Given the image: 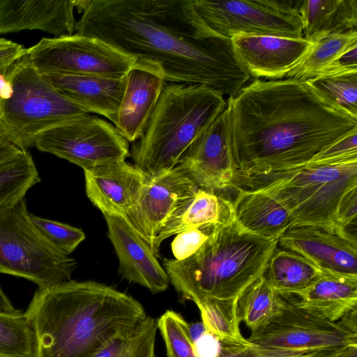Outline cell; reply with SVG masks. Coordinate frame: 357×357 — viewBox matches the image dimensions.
<instances>
[{"instance_id": "6da1fadb", "label": "cell", "mask_w": 357, "mask_h": 357, "mask_svg": "<svg viewBox=\"0 0 357 357\" xmlns=\"http://www.w3.org/2000/svg\"><path fill=\"white\" fill-rule=\"evenodd\" d=\"M75 33L159 64L168 82L208 86L231 97L251 78L231 38L212 31L194 0L77 1Z\"/></svg>"}, {"instance_id": "7a4b0ae2", "label": "cell", "mask_w": 357, "mask_h": 357, "mask_svg": "<svg viewBox=\"0 0 357 357\" xmlns=\"http://www.w3.org/2000/svg\"><path fill=\"white\" fill-rule=\"evenodd\" d=\"M232 188L299 168L357 132V116L307 80L256 79L229 97Z\"/></svg>"}, {"instance_id": "3957f363", "label": "cell", "mask_w": 357, "mask_h": 357, "mask_svg": "<svg viewBox=\"0 0 357 357\" xmlns=\"http://www.w3.org/2000/svg\"><path fill=\"white\" fill-rule=\"evenodd\" d=\"M33 357H93L146 317L132 296L94 281L69 280L38 288L25 312Z\"/></svg>"}, {"instance_id": "277c9868", "label": "cell", "mask_w": 357, "mask_h": 357, "mask_svg": "<svg viewBox=\"0 0 357 357\" xmlns=\"http://www.w3.org/2000/svg\"><path fill=\"white\" fill-rule=\"evenodd\" d=\"M278 239L244 230L234 215L213 225L207 240L183 260L164 259L169 283L196 305L205 300L231 301L263 275Z\"/></svg>"}, {"instance_id": "5b68a950", "label": "cell", "mask_w": 357, "mask_h": 357, "mask_svg": "<svg viewBox=\"0 0 357 357\" xmlns=\"http://www.w3.org/2000/svg\"><path fill=\"white\" fill-rule=\"evenodd\" d=\"M226 106L224 96L208 86L165 82L142 137L132 148L135 166L146 176L174 168Z\"/></svg>"}, {"instance_id": "8992f818", "label": "cell", "mask_w": 357, "mask_h": 357, "mask_svg": "<svg viewBox=\"0 0 357 357\" xmlns=\"http://www.w3.org/2000/svg\"><path fill=\"white\" fill-rule=\"evenodd\" d=\"M236 188L257 190L279 202L289 212L291 227L342 229L337 217L344 198L357 188V158L312 162L279 175L245 181Z\"/></svg>"}, {"instance_id": "52a82bcc", "label": "cell", "mask_w": 357, "mask_h": 357, "mask_svg": "<svg viewBox=\"0 0 357 357\" xmlns=\"http://www.w3.org/2000/svg\"><path fill=\"white\" fill-rule=\"evenodd\" d=\"M12 93L0 102V130L23 150L35 146L48 129L90 114L45 80L27 54L8 70Z\"/></svg>"}, {"instance_id": "ba28073f", "label": "cell", "mask_w": 357, "mask_h": 357, "mask_svg": "<svg viewBox=\"0 0 357 357\" xmlns=\"http://www.w3.org/2000/svg\"><path fill=\"white\" fill-rule=\"evenodd\" d=\"M77 264L36 228L24 197L0 207V273L46 288L70 280Z\"/></svg>"}, {"instance_id": "9c48e42d", "label": "cell", "mask_w": 357, "mask_h": 357, "mask_svg": "<svg viewBox=\"0 0 357 357\" xmlns=\"http://www.w3.org/2000/svg\"><path fill=\"white\" fill-rule=\"evenodd\" d=\"M298 1L194 0L204 22L229 38L238 35L302 38Z\"/></svg>"}, {"instance_id": "30bf717a", "label": "cell", "mask_w": 357, "mask_h": 357, "mask_svg": "<svg viewBox=\"0 0 357 357\" xmlns=\"http://www.w3.org/2000/svg\"><path fill=\"white\" fill-rule=\"evenodd\" d=\"M26 54L40 73L107 77L126 75L137 60L98 38L76 33L43 38Z\"/></svg>"}, {"instance_id": "8fae6325", "label": "cell", "mask_w": 357, "mask_h": 357, "mask_svg": "<svg viewBox=\"0 0 357 357\" xmlns=\"http://www.w3.org/2000/svg\"><path fill=\"white\" fill-rule=\"evenodd\" d=\"M35 146L80 167L83 170L130 155L128 142L116 127L89 114L77 116L43 132Z\"/></svg>"}, {"instance_id": "7c38bea8", "label": "cell", "mask_w": 357, "mask_h": 357, "mask_svg": "<svg viewBox=\"0 0 357 357\" xmlns=\"http://www.w3.org/2000/svg\"><path fill=\"white\" fill-rule=\"evenodd\" d=\"M250 342L268 348L312 351L357 347V333L299 308L282 296L275 317L251 333Z\"/></svg>"}, {"instance_id": "4fadbf2b", "label": "cell", "mask_w": 357, "mask_h": 357, "mask_svg": "<svg viewBox=\"0 0 357 357\" xmlns=\"http://www.w3.org/2000/svg\"><path fill=\"white\" fill-rule=\"evenodd\" d=\"M200 188H232L234 165L227 109L190 145L176 166Z\"/></svg>"}, {"instance_id": "5bb4252c", "label": "cell", "mask_w": 357, "mask_h": 357, "mask_svg": "<svg viewBox=\"0 0 357 357\" xmlns=\"http://www.w3.org/2000/svg\"><path fill=\"white\" fill-rule=\"evenodd\" d=\"M198 188L178 167L146 176L136 206L124 218L152 249L162 226L195 196Z\"/></svg>"}, {"instance_id": "9a60e30c", "label": "cell", "mask_w": 357, "mask_h": 357, "mask_svg": "<svg viewBox=\"0 0 357 357\" xmlns=\"http://www.w3.org/2000/svg\"><path fill=\"white\" fill-rule=\"evenodd\" d=\"M278 245L310 259L325 271L357 275L356 237L347 230L294 225L280 236Z\"/></svg>"}, {"instance_id": "2e32d148", "label": "cell", "mask_w": 357, "mask_h": 357, "mask_svg": "<svg viewBox=\"0 0 357 357\" xmlns=\"http://www.w3.org/2000/svg\"><path fill=\"white\" fill-rule=\"evenodd\" d=\"M103 215L108 237L119 259L121 275L153 294L167 290L169 284L168 275L157 255L137 231L121 216Z\"/></svg>"}, {"instance_id": "e0dca14e", "label": "cell", "mask_w": 357, "mask_h": 357, "mask_svg": "<svg viewBox=\"0 0 357 357\" xmlns=\"http://www.w3.org/2000/svg\"><path fill=\"white\" fill-rule=\"evenodd\" d=\"M236 56L249 75L271 80L286 77L312 45L302 38L238 35L231 38Z\"/></svg>"}, {"instance_id": "ac0fdd59", "label": "cell", "mask_w": 357, "mask_h": 357, "mask_svg": "<svg viewBox=\"0 0 357 357\" xmlns=\"http://www.w3.org/2000/svg\"><path fill=\"white\" fill-rule=\"evenodd\" d=\"M86 194L103 215L125 218L137 205L146 176L119 160L84 170Z\"/></svg>"}, {"instance_id": "d6986e66", "label": "cell", "mask_w": 357, "mask_h": 357, "mask_svg": "<svg viewBox=\"0 0 357 357\" xmlns=\"http://www.w3.org/2000/svg\"><path fill=\"white\" fill-rule=\"evenodd\" d=\"M165 82L161 66L146 59L137 58L127 73L115 127L128 142L142 137Z\"/></svg>"}, {"instance_id": "ffe728a7", "label": "cell", "mask_w": 357, "mask_h": 357, "mask_svg": "<svg viewBox=\"0 0 357 357\" xmlns=\"http://www.w3.org/2000/svg\"><path fill=\"white\" fill-rule=\"evenodd\" d=\"M74 0H0V34L41 30L54 37L75 31Z\"/></svg>"}, {"instance_id": "44dd1931", "label": "cell", "mask_w": 357, "mask_h": 357, "mask_svg": "<svg viewBox=\"0 0 357 357\" xmlns=\"http://www.w3.org/2000/svg\"><path fill=\"white\" fill-rule=\"evenodd\" d=\"M40 74L66 98L89 113L104 116L116 125L126 75L107 77L51 73Z\"/></svg>"}, {"instance_id": "7402d4cb", "label": "cell", "mask_w": 357, "mask_h": 357, "mask_svg": "<svg viewBox=\"0 0 357 357\" xmlns=\"http://www.w3.org/2000/svg\"><path fill=\"white\" fill-rule=\"evenodd\" d=\"M280 296L299 308L336 322L356 309L357 275L326 271L304 289Z\"/></svg>"}, {"instance_id": "603a6c76", "label": "cell", "mask_w": 357, "mask_h": 357, "mask_svg": "<svg viewBox=\"0 0 357 357\" xmlns=\"http://www.w3.org/2000/svg\"><path fill=\"white\" fill-rule=\"evenodd\" d=\"M231 202L235 220L244 230L265 238H276L292 222L289 212L279 202L254 190L238 188Z\"/></svg>"}, {"instance_id": "cb8c5ba5", "label": "cell", "mask_w": 357, "mask_h": 357, "mask_svg": "<svg viewBox=\"0 0 357 357\" xmlns=\"http://www.w3.org/2000/svg\"><path fill=\"white\" fill-rule=\"evenodd\" d=\"M231 202L215 192L199 188L195 196L179 207L159 231L152 250L158 255L162 242L189 229L226 222L233 216Z\"/></svg>"}, {"instance_id": "d4e9b609", "label": "cell", "mask_w": 357, "mask_h": 357, "mask_svg": "<svg viewBox=\"0 0 357 357\" xmlns=\"http://www.w3.org/2000/svg\"><path fill=\"white\" fill-rule=\"evenodd\" d=\"M303 38L314 42L325 36L356 30V0L299 1Z\"/></svg>"}, {"instance_id": "484cf974", "label": "cell", "mask_w": 357, "mask_h": 357, "mask_svg": "<svg viewBox=\"0 0 357 357\" xmlns=\"http://www.w3.org/2000/svg\"><path fill=\"white\" fill-rule=\"evenodd\" d=\"M325 271L298 253L276 248L264 275L280 295H285L304 289Z\"/></svg>"}, {"instance_id": "4316f807", "label": "cell", "mask_w": 357, "mask_h": 357, "mask_svg": "<svg viewBox=\"0 0 357 357\" xmlns=\"http://www.w3.org/2000/svg\"><path fill=\"white\" fill-rule=\"evenodd\" d=\"M355 46H357L356 30L325 36L312 42L304 57L286 77L302 81L314 77Z\"/></svg>"}, {"instance_id": "83f0119b", "label": "cell", "mask_w": 357, "mask_h": 357, "mask_svg": "<svg viewBox=\"0 0 357 357\" xmlns=\"http://www.w3.org/2000/svg\"><path fill=\"white\" fill-rule=\"evenodd\" d=\"M282 296L261 275L250 284L238 297L237 310L242 321L255 331L266 325L277 314Z\"/></svg>"}, {"instance_id": "f1b7e54d", "label": "cell", "mask_w": 357, "mask_h": 357, "mask_svg": "<svg viewBox=\"0 0 357 357\" xmlns=\"http://www.w3.org/2000/svg\"><path fill=\"white\" fill-rule=\"evenodd\" d=\"M40 181L31 154L28 150L0 163V207L24 197Z\"/></svg>"}, {"instance_id": "f546056e", "label": "cell", "mask_w": 357, "mask_h": 357, "mask_svg": "<svg viewBox=\"0 0 357 357\" xmlns=\"http://www.w3.org/2000/svg\"><path fill=\"white\" fill-rule=\"evenodd\" d=\"M237 300H205L197 305L207 332L220 342L243 343L248 340L240 331Z\"/></svg>"}, {"instance_id": "4dcf8cb0", "label": "cell", "mask_w": 357, "mask_h": 357, "mask_svg": "<svg viewBox=\"0 0 357 357\" xmlns=\"http://www.w3.org/2000/svg\"><path fill=\"white\" fill-rule=\"evenodd\" d=\"M156 321L146 318L131 332L109 342L93 357H155Z\"/></svg>"}, {"instance_id": "1f68e13d", "label": "cell", "mask_w": 357, "mask_h": 357, "mask_svg": "<svg viewBox=\"0 0 357 357\" xmlns=\"http://www.w3.org/2000/svg\"><path fill=\"white\" fill-rule=\"evenodd\" d=\"M33 331L26 313H0V357H33Z\"/></svg>"}, {"instance_id": "d6a6232c", "label": "cell", "mask_w": 357, "mask_h": 357, "mask_svg": "<svg viewBox=\"0 0 357 357\" xmlns=\"http://www.w3.org/2000/svg\"><path fill=\"white\" fill-rule=\"evenodd\" d=\"M307 81L333 102L357 116V71L323 74Z\"/></svg>"}, {"instance_id": "836d02e7", "label": "cell", "mask_w": 357, "mask_h": 357, "mask_svg": "<svg viewBox=\"0 0 357 357\" xmlns=\"http://www.w3.org/2000/svg\"><path fill=\"white\" fill-rule=\"evenodd\" d=\"M347 348L294 351L265 347L250 342H220L219 357H340Z\"/></svg>"}, {"instance_id": "e575fe53", "label": "cell", "mask_w": 357, "mask_h": 357, "mask_svg": "<svg viewBox=\"0 0 357 357\" xmlns=\"http://www.w3.org/2000/svg\"><path fill=\"white\" fill-rule=\"evenodd\" d=\"M156 323L165 342L168 357H196L186 331L187 322L179 314L167 310Z\"/></svg>"}, {"instance_id": "d590c367", "label": "cell", "mask_w": 357, "mask_h": 357, "mask_svg": "<svg viewBox=\"0 0 357 357\" xmlns=\"http://www.w3.org/2000/svg\"><path fill=\"white\" fill-rule=\"evenodd\" d=\"M30 219L38 231L56 248L70 255L85 239L79 228L43 218L29 213Z\"/></svg>"}, {"instance_id": "8d00e7d4", "label": "cell", "mask_w": 357, "mask_h": 357, "mask_svg": "<svg viewBox=\"0 0 357 357\" xmlns=\"http://www.w3.org/2000/svg\"><path fill=\"white\" fill-rule=\"evenodd\" d=\"M212 226L189 229L176 234L172 243L174 259L183 260L195 253L207 240Z\"/></svg>"}, {"instance_id": "74e56055", "label": "cell", "mask_w": 357, "mask_h": 357, "mask_svg": "<svg viewBox=\"0 0 357 357\" xmlns=\"http://www.w3.org/2000/svg\"><path fill=\"white\" fill-rule=\"evenodd\" d=\"M26 54L23 45L0 38V74L5 73L18 59Z\"/></svg>"}, {"instance_id": "f35d334b", "label": "cell", "mask_w": 357, "mask_h": 357, "mask_svg": "<svg viewBox=\"0 0 357 357\" xmlns=\"http://www.w3.org/2000/svg\"><path fill=\"white\" fill-rule=\"evenodd\" d=\"M196 357H219L220 342L213 334L206 331L193 344Z\"/></svg>"}, {"instance_id": "ab89813d", "label": "cell", "mask_w": 357, "mask_h": 357, "mask_svg": "<svg viewBox=\"0 0 357 357\" xmlns=\"http://www.w3.org/2000/svg\"><path fill=\"white\" fill-rule=\"evenodd\" d=\"M24 151L0 130V163L15 158Z\"/></svg>"}, {"instance_id": "60d3db41", "label": "cell", "mask_w": 357, "mask_h": 357, "mask_svg": "<svg viewBox=\"0 0 357 357\" xmlns=\"http://www.w3.org/2000/svg\"><path fill=\"white\" fill-rule=\"evenodd\" d=\"M186 331L191 342L193 344L206 330L202 321L194 324L187 322Z\"/></svg>"}, {"instance_id": "b9f144b4", "label": "cell", "mask_w": 357, "mask_h": 357, "mask_svg": "<svg viewBox=\"0 0 357 357\" xmlns=\"http://www.w3.org/2000/svg\"><path fill=\"white\" fill-rule=\"evenodd\" d=\"M356 312L354 309L338 321L344 328L354 333H357Z\"/></svg>"}, {"instance_id": "7bdbcfd3", "label": "cell", "mask_w": 357, "mask_h": 357, "mask_svg": "<svg viewBox=\"0 0 357 357\" xmlns=\"http://www.w3.org/2000/svg\"><path fill=\"white\" fill-rule=\"evenodd\" d=\"M22 311L15 309L0 287V313L18 314Z\"/></svg>"}, {"instance_id": "ee69618b", "label": "cell", "mask_w": 357, "mask_h": 357, "mask_svg": "<svg viewBox=\"0 0 357 357\" xmlns=\"http://www.w3.org/2000/svg\"><path fill=\"white\" fill-rule=\"evenodd\" d=\"M340 357H357V347L347 348Z\"/></svg>"}]
</instances>
